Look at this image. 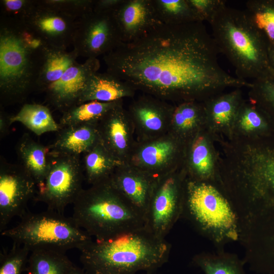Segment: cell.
<instances>
[{
	"instance_id": "19",
	"label": "cell",
	"mask_w": 274,
	"mask_h": 274,
	"mask_svg": "<svg viewBox=\"0 0 274 274\" xmlns=\"http://www.w3.org/2000/svg\"><path fill=\"white\" fill-rule=\"evenodd\" d=\"M134 88L108 73L94 74L90 79L78 105L90 101L112 102L131 95Z\"/></svg>"
},
{
	"instance_id": "8",
	"label": "cell",
	"mask_w": 274,
	"mask_h": 274,
	"mask_svg": "<svg viewBox=\"0 0 274 274\" xmlns=\"http://www.w3.org/2000/svg\"><path fill=\"white\" fill-rule=\"evenodd\" d=\"M15 226L1 232L13 243L28 247H50L66 251L78 249L92 238L79 227L72 217L47 210L32 213L28 211Z\"/></svg>"
},
{
	"instance_id": "21",
	"label": "cell",
	"mask_w": 274,
	"mask_h": 274,
	"mask_svg": "<svg viewBox=\"0 0 274 274\" xmlns=\"http://www.w3.org/2000/svg\"><path fill=\"white\" fill-rule=\"evenodd\" d=\"M65 251L50 247L30 250L25 270L27 274H70L75 265Z\"/></svg>"
},
{
	"instance_id": "9",
	"label": "cell",
	"mask_w": 274,
	"mask_h": 274,
	"mask_svg": "<svg viewBox=\"0 0 274 274\" xmlns=\"http://www.w3.org/2000/svg\"><path fill=\"white\" fill-rule=\"evenodd\" d=\"M80 156L50 150L49 168L44 181L37 185L34 199L45 203L47 210L63 214L83 190L84 179Z\"/></svg>"
},
{
	"instance_id": "35",
	"label": "cell",
	"mask_w": 274,
	"mask_h": 274,
	"mask_svg": "<svg viewBox=\"0 0 274 274\" xmlns=\"http://www.w3.org/2000/svg\"><path fill=\"white\" fill-rule=\"evenodd\" d=\"M200 22L210 23L219 10L225 5L222 0H188Z\"/></svg>"
},
{
	"instance_id": "30",
	"label": "cell",
	"mask_w": 274,
	"mask_h": 274,
	"mask_svg": "<svg viewBox=\"0 0 274 274\" xmlns=\"http://www.w3.org/2000/svg\"><path fill=\"white\" fill-rule=\"evenodd\" d=\"M238 105V94L235 92L222 96L210 102L208 111L216 123L226 124L233 118Z\"/></svg>"
},
{
	"instance_id": "15",
	"label": "cell",
	"mask_w": 274,
	"mask_h": 274,
	"mask_svg": "<svg viewBox=\"0 0 274 274\" xmlns=\"http://www.w3.org/2000/svg\"><path fill=\"white\" fill-rule=\"evenodd\" d=\"M113 14L123 43L133 41L162 23L153 0H123Z\"/></svg>"
},
{
	"instance_id": "7",
	"label": "cell",
	"mask_w": 274,
	"mask_h": 274,
	"mask_svg": "<svg viewBox=\"0 0 274 274\" xmlns=\"http://www.w3.org/2000/svg\"><path fill=\"white\" fill-rule=\"evenodd\" d=\"M187 189L183 215L201 234L218 250L238 241L237 217L226 198L204 182H190Z\"/></svg>"
},
{
	"instance_id": "41",
	"label": "cell",
	"mask_w": 274,
	"mask_h": 274,
	"mask_svg": "<svg viewBox=\"0 0 274 274\" xmlns=\"http://www.w3.org/2000/svg\"><path fill=\"white\" fill-rule=\"evenodd\" d=\"M272 55H273V56H272V57H273V62H274V51H273V54H272Z\"/></svg>"
},
{
	"instance_id": "3",
	"label": "cell",
	"mask_w": 274,
	"mask_h": 274,
	"mask_svg": "<svg viewBox=\"0 0 274 274\" xmlns=\"http://www.w3.org/2000/svg\"><path fill=\"white\" fill-rule=\"evenodd\" d=\"M91 238L105 240L145 228V220L110 182L83 189L72 217Z\"/></svg>"
},
{
	"instance_id": "5",
	"label": "cell",
	"mask_w": 274,
	"mask_h": 274,
	"mask_svg": "<svg viewBox=\"0 0 274 274\" xmlns=\"http://www.w3.org/2000/svg\"><path fill=\"white\" fill-rule=\"evenodd\" d=\"M238 225L243 259L259 274H274V176L233 208Z\"/></svg>"
},
{
	"instance_id": "40",
	"label": "cell",
	"mask_w": 274,
	"mask_h": 274,
	"mask_svg": "<svg viewBox=\"0 0 274 274\" xmlns=\"http://www.w3.org/2000/svg\"><path fill=\"white\" fill-rule=\"evenodd\" d=\"M144 274H156V272H145Z\"/></svg>"
},
{
	"instance_id": "20",
	"label": "cell",
	"mask_w": 274,
	"mask_h": 274,
	"mask_svg": "<svg viewBox=\"0 0 274 274\" xmlns=\"http://www.w3.org/2000/svg\"><path fill=\"white\" fill-rule=\"evenodd\" d=\"M19 163L33 178L37 185L42 183L49 168L48 147L33 140L28 133H24L16 145Z\"/></svg>"
},
{
	"instance_id": "28",
	"label": "cell",
	"mask_w": 274,
	"mask_h": 274,
	"mask_svg": "<svg viewBox=\"0 0 274 274\" xmlns=\"http://www.w3.org/2000/svg\"><path fill=\"white\" fill-rule=\"evenodd\" d=\"M30 250L13 243L9 252L1 254L0 274H22L25 270Z\"/></svg>"
},
{
	"instance_id": "36",
	"label": "cell",
	"mask_w": 274,
	"mask_h": 274,
	"mask_svg": "<svg viewBox=\"0 0 274 274\" xmlns=\"http://www.w3.org/2000/svg\"><path fill=\"white\" fill-rule=\"evenodd\" d=\"M241 112L240 123L243 129L252 130L262 126V118L257 111L252 107L246 106Z\"/></svg>"
},
{
	"instance_id": "4",
	"label": "cell",
	"mask_w": 274,
	"mask_h": 274,
	"mask_svg": "<svg viewBox=\"0 0 274 274\" xmlns=\"http://www.w3.org/2000/svg\"><path fill=\"white\" fill-rule=\"evenodd\" d=\"M22 22L3 18L0 27V99L7 106L23 102L36 90L41 50L31 44Z\"/></svg>"
},
{
	"instance_id": "39",
	"label": "cell",
	"mask_w": 274,
	"mask_h": 274,
	"mask_svg": "<svg viewBox=\"0 0 274 274\" xmlns=\"http://www.w3.org/2000/svg\"><path fill=\"white\" fill-rule=\"evenodd\" d=\"M70 274H87L85 270L82 268L76 265L74 267Z\"/></svg>"
},
{
	"instance_id": "37",
	"label": "cell",
	"mask_w": 274,
	"mask_h": 274,
	"mask_svg": "<svg viewBox=\"0 0 274 274\" xmlns=\"http://www.w3.org/2000/svg\"><path fill=\"white\" fill-rule=\"evenodd\" d=\"M123 0H95L93 11L97 12L113 11Z\"/></svg>"
},
{
	"instance_id": "32",
	"label": "cell",
	"mask_w": 274,
	"mask_h": 274,
	"mask_svg": "<svg viewBox=\"0 0 274 274\" xmlns=\"http://www.w3.org/2000/svg\"><path fill=\"white\" fill-rule=\"evenodd\" d=\"M37 5V0H2L3 18L24 22Z\"/></svg>"
},
{
	"instance_id": "16",
	"label": "cell",
	"mask_w": 274,
	"mask_h": 274,
	"mask_svg": "<svg viewBox=\"0 0 274 274\" xmlns=\"http://www.w3.org/2000/svg\"><path fill=\"white\" fill-rule=\"evenodd\" d=\"M100 142L96 124L87 123L60 129L50 150L79 155L88 152Z\"/></svg>"
},
{
	"instance_id": "12",
	"label": "cell",
	"mask_w": 274,
	"mask_h": 274,
	"mask_svg": "<svg viewBox=\"0 0 274 274\" xmlns=\"http://www.w3.org/2000/svg\"><path fill=\"white\" fill-rule=\"evenodd\" d=\"M184 206L177 181L173 177L167 178L155 188L145 217V228L165 239L182 216Z\"/></svg>"
},
{
	"instance_id": "2",
	"label": "cell",
	"mask_w": 274,
	"mask_h": 274,
	"mask_svg": "<svg viewBox=\"0 0 274 274\" xmlns=\"http://www.w3.org/2000/svg\"><path fill=\"white\" fill-rule=\"evenodd\" d=\"M170 245L145 228L81 246L80 261L87 274L156 272L168 260Z\"/></svg>"
},
{
	"instance_id": "33",
	"label": "cell",
	"mask_w": 274,
	"mask_h": 274,
	"mask_svg": "<svg viewBox=\"0 0 274 274\" xmlns=\"http://www.w3.org/2000/svg\"><path fill=\"white\" fill-rule=\"evenodd\" d=\"M172 144L167 141L158 142L145 147L141 153V159L145 164L154 166L162 164L171 155Z\"/></svg>"
},
{
	"instance_id": "17",
	"label": "cell",
	"mask_w": 274,
	"mask_h": 274,
	"mask_svg": "<svg viewBox=\"0 0 274 274\" xmlns=\"http://www.w3.org/2000/svg\"><path fill=\"white\" fill-rule=\"evenodd\" d=\"M78 57L74 49L67 51L66 49L45 44L41 50L39 74L36 90L44 92L77 61Z\"/></svg>"
},
{
	"instance_id": "31",
	"label": "cell",
	"mask_w": 274,
	"mask_h": 274,
	"mask_svg": "<svg viewBox=\"0 0 274 274\" xmlns=\"http://www.w3.org/2000/svg\"><path fill=\"white\" fill-rule=\"evenodd\" d=\"M49 7L56 9L78 19L93 10L95 0H40Z\"/></svg>"
},
{
	"instance_id": "14",
	"label": "cell",
	"mask_w": 274,
	"mask_h": 274,
	"mask_svg": "<svg viewBox=\"0 0 274 274\" xmlns=\"http://www.w3.org/2000/svg\"><path fill=\"white\" fill-rule=\"evenodd\" d=\"M99 67L96 58H87L82 63L76 61L45 90L46 102L62 113L78 105L90 79Z\"/></svg>"
},
{
	"instance_id": "10",
	"label": "cell",
	"mask_w": 274,
	"mask_h": 274,
	"mask_svg": "<svg viewBox=\"0 0 274 274\" xmlns=\"http://www.w3.org/2000/svg\"><path fill=\"white\" fill-rule=\"evenodd\" d=\"M122 43L113 11L93 10L77 20L72 45L78 56L97 58Z\"/></svg>"
},
{
	"instance_id": "27",
	"label": "cell",
	"mask_w": 274,
	"mask_h": 274,
	"mask_svg": "<svg viewBox=\"0 0 274 274\" xmlns=\"http://www.w3.org/2000/svg\"><path fill=\"white\" fill-rule=\"evenodd\" d=\"M245 10L253 24L274 45V6L258 1L246 3Z\"/></svg>"
},
{
	"instance_id": "38",
	"label": "cell",
	"mask_w": 274,
	"mask_h": 274,
	"mask_svg": "<svg viewBox=\"0 0 274 274\" xmlns=\"http://www.w3.org/2000/svg\"><path fill=\"white\" fill-rule=\"evenodd\" d=\"M10 115H8L4 111L0 113V135L3 138L9 133V128L11 125L10 120Z\"/></svg>"
},
{
	"instance_id": "25",
	"label": "cell",
	"mask_w": 274,
	"mask_h": 274,
	"mask_svg": "<svg viewBox=\"0 0 274 274\" xmlns=\"http://www.w3.org/2000/svg\"><path fill=\"white\" fill-rule=\"evenodd\" d=\"M84 154L82 166L87 182L93 185L109 181L113 167L111 154L100 142Z\"/></svg>"
},
{
	"instance_id": "6",
	"label": "cell",
	"mask_w": 274,
	"mask_h": 274,
	"mask_svg": "<svg viewBox=\"0 0 274 274\" xmlns=\"http://www.w3.org/2000/svg\"><path fill=\"white\" fill-rule=\"evenodd\" d=\"M209 23L219 52L234 66L237 78H264L266 60L262 34L245 11L225 5Z\"/></svg>"
},
{
	"instance_id": "13",
	"label": "cell",
	"mask_w": 274,
	"mask_h": 274,
	"mask_svg": "<svg viewBox=\"0 0 274 274\" xmlns=\"http://www.w3.org/2000/svg\"><path fill=\"white\" fill-rule=\"evenodd\" d=\"M77 20L37 0L36 7L23 23L46 44L66 50L73 44Z\"/></svg>"
},
{
	"instance_id": "24",
	"label": "cell",
	"mask_w": 274,
	"mask_h": 274,
	"mask_svg": "<svg viewBox=\"0 0 274 274\" xmlns=\"http://www.w3.org/2000/svg\"><path fill=\"white\" fill-rule=\"evenodd\" d=\"M120 102L90 101L74 106L62 113L60 119V128L83 124H96L105 115Z\"/></svg>"
},
{
	"instance_id": "29",
	"label": "cell",
	"mask_w": 274,
	"mask_h": 274,
	"mask_svg": "<svg viewBox=\"0 0 274 274\" xmlns=\"http://www.w3.org/2000/svg\"><path fill=\"white\" fill-rule=\"evenodd\" d=\"M132 111L146 128L156 131L162 126V117L166 108L156 102L143 99L135 104Z\"/></svg>"
},
{
	"instance_id": "26",
	"label": "cell",
	"mask_w": 274,
	"mask_h": 274,
	"mask_svg": "<svg viewBox=\"0 0 274 274\" xmlns=\"http://www.w3.org/2000/svg\"><path fill=\"white\" fill-rule=\"evenodd\" d=\"M153 3L163 24L179 25L200 22L188 0H153Z\"/></svg>"
},
{
	"instance_id": "23",
	"label": "cell",
	"mask_w": 274,
	"mask_h": 274,
	"mask_svg": "<svg viewBox=\"0 0 274 274\" xmlns=\"http://www.w3.org/2000/svg\"><path fill=\"white\" fill-rule=\"evenodd\" d=\"M10 120L11 124L21 123L38 136L48 132H58L60 129L49 108L39 104H24L16 114L10 116Z\"/></svg>"
},
{
	"instance_id": "34",
	"label": "cell",
	"mask_w": 274,
	"mask_h": 274,
	"mask_svg": "<svg viewBox=\"0 0 274 274\" xmlns=\"http://www.w3.org/2000/svg\"><path fill=\"white\" fill-rule=\"evenodd\" d=\"M192 159L194 167L199 175L202 177H208L211 174V156L202 138H198L193 146Z\"/></svg>"
},
{
	"instance_id": "18",
	"label": "cell",
	"mask_w": 274,
	"mask_h": 274,
	"mask_svg": "<svg viewBox=\"0 0 274 274\" xmlns=\"http://www.w3.org/2000/svg\"><path fill=\"white\" fill-rule=\"evenodd\" d=\"M110 182L144 218L148 211L155 184L150 179L134 174H118Z\"/></svg>"
},
{
	"instance_id": "22",
	"label": "cell",
	"mask_w": 274,
	"mask_h": 274,
	"mask_svg": "<svg viewBox=\"0 0 274 274\" xmlns=\"http://www.w3.org/2000/svg\"><path fill=\"white\" fill-rule=\"evenodd\" d=\"M192 263L204 274H246L244 260L223 250L198 253L193 256Z\"/></svg>"
},
{
	"instance_id": "1",
	"label": "cell",
	"mask_w": 274,
	"mask_h": 274,
	"mask_svg": "<svg viewBox=\"0 0 274 274\" xmlns=\"http://www.w3.org/2000/svg\"><path fill=\"white\" fill-rule=\"evenodd\" d=\"M219 50L201 22L160 24L104 55L107 72L163 97H203L251 83L232 76L218 61Z\"/></svg>"
},
{
	"instance_id": "11",
	"label": "cell",
	"mask_w": 274,
	"mask_h": 274,
	"mask_svg": "<svg viewBox=\"0 0 274 274\" xmlns=\"http://www.w3.org/2000/svg\"><path fill=\"white\" fill-rule=\"evenodd\" d=\"M37 185L33 178L19 164H11L1 157L0 231L6 229L15 217L27 212V203L35 198Z\"/></svg>"
}]
</instances>
